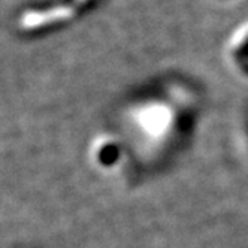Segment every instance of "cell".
I'll list each match as a JSON object with an SVG mask.
<instances>
[{"label":"cell","instance_id":"cell-1","mask_svg":"<svg viewBox=\"0 0 248 248\" xmlns=\"http://www.w3.org/2000/svg\"><path fill=\"white\" fill-rule=\"evenodd\" d=\"M72 14H74L72 6H60L54 9H48V11H31L23 15L21 26L24 29H34V27L45 26L49 23L67 20L72 16Z\"/></svg>","mask_w":248,"mask_h":248},{"label":"cell","instance_id":"cell-2","mask_svg":"<svg viewBox=\"0 0 248 248\" xmlns=\"http://www.w3.org/2000/svg\"><path fill=\"white\" fill-rule=\"evenodd\" d=\"M77 2H79V3H82V2H85V0H77Z\"/></svg>","mask_w":248,"mask_h":248}]
</instances>
